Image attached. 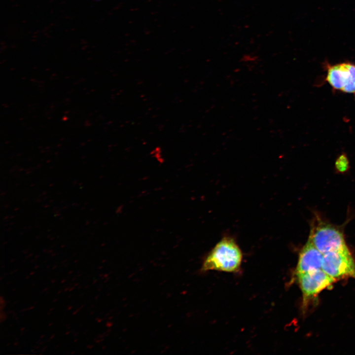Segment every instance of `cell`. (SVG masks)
Segmentation results:
<instances>
[{
  "label": "cell",
  "mask_w": 355,
  "mask_h": 355,
  "mask_svg": "<svg viewBox=\"0 0 355 355\" xmlns=\"http://www.w3.org/2000/svg\"><path fill=\"white\" fill-rule=\"evenodd\" d=\"M242 259V251L235 241L230 237H225L207 255L201 270L237 272L240 269Z\"/></svg>",
  "instance_id": "6da1fadb"
},
{
  "label": "cell",
  "mask_w": 355,
  "mask_h": 355,
  "mask_svg": "<svg viewBox=\"0 0 355 355\" xmlns=\"http://www.w3.org/2000/svg\"><path fill=\"white\" fill-rule=\"evenodd\" d=\"M308 240L323 254L347 247L341 229L319 219L312 225Z\"/></svg>",
  "instance_id": "7a4b0ae2"
},
{
  "label": "cell",
  "mask_w": 355,
  "mask_h": 355,
  "mask_svg": "<svg viewBox=\"0 0 355 355\" xmlns=\"http://www.w3.org/2000/svg\"><path fill=\"white\" fill-rule=\"evenodd\" d=\"M321 269L335 281L355 279V261L347 247L324 254Z\"/></svg>",
  "instance_id": "3957f363"
},
{
  "label": "cell",
  "mask_w": 355,
  "mask_h": 355,
  "mask_svg": "<svg viewBox=\"0 0 355 355\" xmlns=\"http://www.w3.org/2000/svg\"><path fill=\"white\" fill-rule=\"evenodd\" d=\"M302 295V309L305 312L310 302L336 281L322 269L295 276Z\"/></svg>",
  "instance_id": "277c9868"
},
{
  "label": "cell",
  "mask_w": 355,
  "mask_h": 355,
  "mask_svg": "<svg viewBox=\"0 0 355 355\" xmlns=\"http://www.w3.org/2000/svg\"><path fill=\"white\" fill-rule=\"evenodd\" d=\"M324 80L335 91L355 94V65L342 63L327 66Z\"/></svg>",
  "instance_id": "5b68a950"
},
{
  "label": "cell",
  "mask_w": 355,
  "mask_h": 355,
  "mask_svg": "<svg viewBox=\"0 0 355 355\" xmlns=\"http://www.w3.org/2000/svg\"><path fill=\"white\" fill-rule=\"evenodd\" d=\"M323 254L308 240L300 251L295 276L321 269Z\"/></svg>",
  "instance_id": "8992f818"
},
{
  "label": "cell",
  "mask_w": 355,
  "mask_h": 355,
  "mask_svg": "<svg viewBox=\"0 0 355 355\" xmlns=\"http://www.w3.org/2000/svg\"><path fill=\"white\" fill-rule=\"evenodd\" d=\"M335 166L340 172H344L348 168L349 161L346 154L340 155L335 162Z\"/></svg>",
  "instance_id": "52a82bcc"
}]
</instances>
